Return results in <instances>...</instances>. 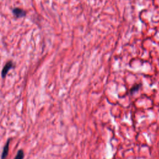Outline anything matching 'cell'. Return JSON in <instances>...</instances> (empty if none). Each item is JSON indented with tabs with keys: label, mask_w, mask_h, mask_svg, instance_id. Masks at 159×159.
I'll list each match as a JSON object with an SVG mask.
<instances>
[{
	"label": "cell",
	"mask_w": 159,
	"mask_h": 159,
	"mask_svg": "<svg viewBox=\"0 0 159 159\" xmlns=\"http://www.w3.org/2000/svg\"><path fill=\"white\" fill-rule=\"evenodd\" d=\"M12 66H13V63H12V62L11 61H8V62L5 65V66H4V68H3L2 70V73H1V76H2V78H4L6 77V76L7 73H8L9 70L11 68H12Z\"/></svg>",
	"instance_id": "6da1fadb"
},
{
	"label": "cell",
	"mask_w": 159,
	"mask_h": 159,
	"mask_svg": "<svg viewBox=\"0 0 159 159\" xmlns=\"http://www.w3.org/2000/svg\"><path fill=\"white\" fill-rule=\"evenodd\" d=\"M12 13H13L14 16L17 18L22 17H24L25 16V12L24 10H22L20 8H17V7L14 8L12 9Z\"/></svg>",
	"instance_id": "7a4b0ae2"
},
{
	"label": "cell",
	"mask_w": 159,
	"mask_h": 159,
	"mask_svg": "<svg viewBox=\"0 0 159 159\" xmlns=\"http://www.w3.org/2000/svg\"><path fill=\"white\" fill-rule=\"evenodd\" d=\"M9 142H10V139H9L4 148H3V150H2V155H1V159H6L7 155H8V152H9Z\"/></svg>",
	"instance_id": "3957f363"
},
{
	"label": "cell",
	"mask_w": 159,
	"mask_h": 159,
	"mask_svg": "<svg viewBox=\"0 0 159 159\" xmlns=\"http://www.w3.org/2000/svg\"><path fill=\"white\" fill-rule=\"evenodd\" d=\"M24 157V153L22 150H19L17 153L16 156L15 157L14 159H23Z\"/></svg>",
	"instance_id": "277c9868"
}]
</instances>
